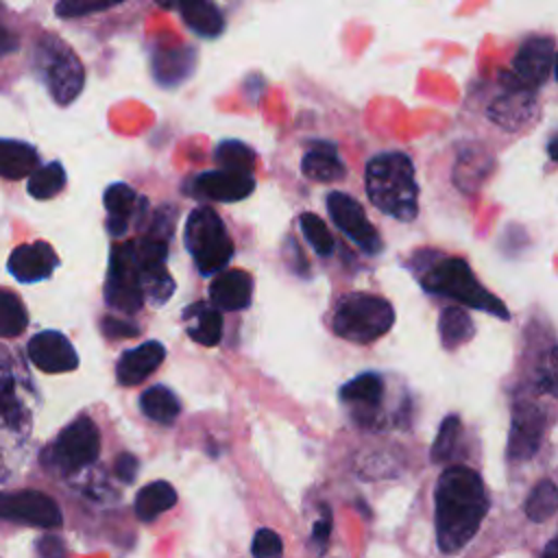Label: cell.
<instances>
[{
    "mask_svg": "<svg viewBox=\"0 0 558 558\" xmlns=\"http://www.w3.org/2000/svg\"><path fill=\"white\" fill-rule=\"evenodd\" d=\"M488 510L482 477L462 464L445 469L434 490V525L445 554H458L480 530Z\"/></svg>",
    "mask_w": 558,
    "mask_h": 558,
    "instance_id": "1",
    "label": "cell"
},
{
    "mask_svg": "<svg viewBox=\"0 0 558 558\" xmlns=\"http://www.w3.org/2000/svg\"><path fill=\"white\" fill-rule=\"evenodd\" d=\"M368 201L384 214L410 222L418 211V185L412 159L405 153H379L364 168Z\"/></svg>",
    "mask_w": 558,
    "mask_h": 558,
    "instance_id": "2",
    "label": "cell"
},
{
    "mask_svg": "<svg viewBox=\"0 0 558 558\" xmlns=\"http://www.w3.org/2000/svg\"><path fill=\"white\" fill-rule=\"evenodd\" d=\"M423 288L427 292L434 294H442L449 296L462 305L495 314L499 318H508V310L506 305L493 296L490 292H486L482 288V283L475 279V275L471 272L469 264L460 257H445L438 264H434L423 277Z\"/></svg>",
    "mask_w": 558,
    "mask_h": 558,
    "instance_id": "3",
    "label": "cell"
},
{
    "mask_svg": "<svg viewBox=\"0 0 558 558\" xmlns=\"http://www.w3.org/2000/svg\"><path fill=\"white\" fill-rule=\"evenodd\" d=\"M395 323L392 305L375 294L366 292H351L344 294L331 318L333 331L351 342L366 344L384 336Z\"/></svg>",
    "mask_w": 558,
    "mask_h": 558,
    "instance_id": "4",
    "label": "cell"
},
{
    "mask_svg": "<svg viewBox=\"0 0 558 558\" xmlns=\"http://www.w3.org/2000/svg\"><path fill=\"white\" fill-rule=\"evenodd\" d=\"M185 246L201 275H216L225 270L233 257V242L220 216L209 207H196L190 211L185 222Z\"/></svg>",
    "mask_w": 558,
    "mask_h": 558,
    "instance_id": "5",
    "label": "cell"
},
{
    "mask_svg": "<svg viewBox=\"0 0 558 558\" xmlns=\"http://www.w3.org/2000/svg\"><path fill=\"white\" fill-rule=\"evenodd\" d=\"M37 70L57 105H70L85 85L81 59L54 35H44L35 48Z\"/></svg>",
    "mask_w": 558,
    "mask_h": 558,
    "instance_id": "6",
    "label": "cell"
},
{
    "mask_svg": "<svg viewBox=\"0 0 558 558\" xmlns=\"http://www.w3.org/2000/svg\"><path fill=\"white\" fill-rule=\"evenodd\" d=\"M105 299L111 307L124 314H135L142 307L144 294L140 286V266L135 259L133 242H122L111 248Z\"/></svg>",
    "mask_w": 558,
    "mask_h": 558,
    "instance_id": "7",
    "label": "cell"
},
{
    "mask_svg": "<svg viewBox=\"0 0 558 558\" xmlns=\"http://www.w3.org/2000/svg\"><path fill=\"white\" fill-rule=\"evenodd\" d=\"M0 519L44 530H54L63 523L57 501L39 490L0 493Z\"/></svg>",
    "mask_w": 558,
    "mask_h": 558,
    "instance_id": "8",
    "label": "cell"
},
{
    "mask_svg": "<svg viewBox=\"0 0 558 558\" xmlns=\"http://www.w3.org/2000/svg\"><path fill=\"white\" fill-rule=\"evenodd\" d=\"M504 92L490 102L488 118L504 131H519L536 109V89L525 87L512 72H501Z\"/></svg>",
    "mask_w": 558,
    "mask_h": 558,
    "instance_id": "9",
    "label": "cell"
},
{
    "mask_svg": "<svg viewBox=\"0 0 558 558\" xmlns=\"http://www.w3.org/2000/svg\"><path fill=\"white\" fill-rule=\"evenodd\" d=\"M100 451V436L92 418L81 416L72 421L54 442V458L68 473L92 464Z\"/></svg>",
    "mask_w": 558,
    "mask_h": 558,
    "instance_id": "10",
    "label": "cell"
},
{
    "mask_svg": "<svg viewBox=\"0 0 558 558\" xmlns=\"http://www.w3.org/2000/svg\"><path fill=\"white\" fill-rule=\"evenodd\" d=\"M327 211H329L333 225L347 238H351L364 253H368V255L379 253L381 240H379L375 227L368 222L362 205L353 196H349L344 192H329Z\"/></svg>",
    "mask_w": 558,
    "mask_h": 558,
    "instance_id": "11",
    "label": "cell"
},
{
    "mask_svg": "<svg viewBox=\"0 0 558 558\" xmlns=\"http://www.w3.org/2000/svg\"><path fill=\"white\" fill-rule=\"evenodd\" d=\"M554 65H556V44L551 37H530L525 39L514 59H512V74L530 89H536L541 85H545L551 74H554Z\"/></svg>",
    "mask_w": 558,
    "mask_h": 558,
    "instance_id": "12",
    "label": "cell"
},
{
    "mask_svg": "<svg viewBox=\"0 0 558 558\" xmlns=\"http://www.w3.org/2000/svg\"><path fill=\"white\" fill-rule=\"evenodd\" d=\"M192 190L198 196H205L209 201L220 203H235L244 201L255 190V179L248 172H235V170H209L201 172L192 181Z\"/></svg>",
    "mask_w": 558,
    "mask_h": 558,
    "instance_id": "13",
    "label": "cell"
},
{
    "mask_svg": "<svg viewBox=\"0 0 558 558\" xmlns=\"http://www.w3.org/2000/svg\"><path fill=\"white\" fill-rule=\"evenodd\" d=\"M28 357L44 373H68L78 366L74 347L59 331L35 333L28 342Z\"/></svg>",
    "mask_w": 558,
    "mask_h": 558,
    "instance_id": "14",
    "label": "cell"
},
{
    "mask_svg": "<svg viewBox=\"0 0 558 558\" xmlns=\"http://www.w3.org/2000/svg\"><path fill=\"white\" fill-rule=\"evenodd\" d=\"M59 257L48 242L20 244L9 255V270L17 281H41L52 275Z\"/></svg>",
    "mask_w": 558,
    "mask_h": 558,
    "instance_id": "15",
    "label": "cell"
},
{
    "mask_svg": "<svg viewBox=\"0 0 558 558\" xmlns=\"http://www.w3.org/2000/svg\"><path fill=\"white\" fill-rule=\"evenodd\" d=\"M545 416L543 410H538L534 403H519L514 408V418H512V429H510V445H508V456L512 460L519 458H530L541 442Z\"/></svg>",
    "mask_w": 558,
    "mask_h": 558,
    "instance_id": "16",
    "label": "cell"
},
{
    "mask_svg": "<svg viewBox=\"0 0 558 558\" xmlns=\"http://www.w3.org/2000/svg\"><path fill=\"white\" fill-rule=\"evenodd\" d=\"M166 357V349L157 340H148L131 351H124L116 366V377L122 386H135L144 381Z\"/></svg>",
    "mask_w": 558,
    "mask_h": 558,
    "instance_id": "17",
    "label": "cell"
},
{
    "mask_svg": "<svg viewBox=\"0 0 558 558\" xmlns=\"http://www.w3.org/2000/svg\"><path fill=\"white\" fill-rule=\"evenodd\" d=\"M253 281L244 270H220L209 286V299L216 307L235 312L251 303Z\"/></svg>",
    "mask_w": 558,
    "mask_h": 558,
    "instance_id": "18",
    "label": "cell"
},
{
    "mask_svg": "<svg viewBox=\"0 0 558 558\" xmlns=\"http://www.w3.org/2000/svg\"><path fill=\"white\" fill-rule=\"evenodd\" d=\"M301 172L312 181L331 183V181H340L347 174V166L342 163L336 144L318 140L303 155Z\"/></svg>",
    "mask_w": 558,
    "mask_h": 558,
    "instance_id": "19",
    "label": "cell"
},
{
    "mask_svg": "<svg viewBox=\"0 0 558 558\" xmlns=\"http://www.w3.org/2000/svg\"><path fill=\"white\" fill-rule=\"evenodd\" d=\"M107 209V229L111 235H124L137 207L144 203L126 183H111L102 196Z\"/></svg>",
    "mask_w": 558,
    "mask_h": 558,
    "instance_id": "20",
    "label": "cell"
},
{
    "mask_svg": "<svg viewBox=\"0 0 558 558\" xmlns=\"http://www.w3.org/2000/svg\"><path fill=\"white\" fill-rule=\"evenodd\" d=\"M39 166L37 150L17 140H0V177L2 179H24L31 177Z\"/></svg>",
    "mask_w": 558,
    "mask_h": 558,
    "instance_id": "21",
    "label": "cell"
},
{
    "mask_svg": "<svg viewBox=\"0 0 558 558\" xmlns=\"http://www.w3.org/2000/svg\"><path fill=\"white\" fill-rule=\"evenodd\" d=\"M177 9L183 22L201 37H218L225 31V17L211 0H183Z\"/></svg>",
    "mask_w": 558,
    "mask_h": 558,
    "instance_id": "22",
    "label": "cell"
},
{
    "mask_svg": "<svg viewBox=\"0 0 558 558\" xmlns=\"http://www.w3.org/2000/svg\"><path fill=\"white\" fill-rule=\"evenodd\" d=\"M185 318L190 323L187 333L192 340H196L203 347H216L220 342L222 316L218 310L205 303H196L185 310Z\"/></svg>",
    "mask_w": 558,
    "mask_h": 558,
    "instance_id": "23",
    "label": "cell"
},
{
    "mask_svg": "<svg viewBox=\"0 0 558 558\" xmlns=\"http://www.w3.org/2000/svg\"><path fill=\"white\" fill-rule=\"evenodd\" d=\"M174 504H177V490L168 482L157 480L140 488L135 497V514L140 521H153L161 512L170 510Z\"/></svg>",
    "mask_w": 558,
    "mask_h": 558,
    "instance_id": "24",
    "label": "cell"
},
{
    "mask_svg": "<svg viewBox=\"0 0 558 558\" xmlns=\"http://www.w3.org/2000/svg\"><path fill=\"white\" fill-rule=\"evenodd\" d=\"M140 408L142 412L157 421V423H163V425H170L179 412H181V403L179 399L174 397V392L166 386H153L148 388L142 397H140Z\"/></svg>",
    "mask_w": 558,
    "mask_h": 558,
    "instance_id": "25",
    "label": "cell"
},
{
    "mask_svg": "<svg viewBox=\"0 0 558 558\" xmlns=\"http://www.w3.org/2000/svg\"><path fill=\"white\" fill-rule=\"evenodd\" d=\"M438 331H440V340H442L445 349H458L460 344H464L473 336L475 329L471 325L469 314L462 307L449 305L440 314Z\"/></svg>",
    "mask_w": 558,
    "mask_h": 558,
    "instance_id": "26",
    "label": "cell"
},
{
    "mask_svg": "<svg viewBox=\"0 0 558 558\" xmlns=\"http://www.w3.org/2000/svg\"><path fill=\"white\" fill-rule=\"evenodd\" d=\"M340 397L344 401L366 405V408H377L384 397V381L375 373H362L355 379L347 381L340 390Z\"/></svg>",
    "mask_w": 558,
    "mask_h": 558,
    "instance_id": "27",
    "label": "cell"
},
{
    "mask_svg": "<svg viewBox=\"0 0 558 558\" xmlns=\"http://www.w3.org/2000/svg\"><path fill=\"white\" fill-rule=\"evenodd\" d=\"M63 187H65V170L59 161L46 163L28 177V194L39 201L57 196Z\"/></svg>",
    "mask_w": 558,
    "mask_h": 558,
    "instance_id": "28",
    "label": "cell"
},
{
    "mask_svg": "<svg viewBox=\"0 0 558 558\" xmlns=\"http://www.w3.org/2000/svg\"><path fill=\"white\" fill-rule=\"evenodd\" d=\"M556 506H558V490H556V484L551 480H541L532 493L527 495V501H525V514L530 521L534 523H541V521H547L554 517L556 512Z\"/></svg>",
    "mask_w": 558,
    "mask_h": 558,
    "instance_id": "29",
    "label": "cell"
},
{
    "mask_svg": "<svg viewBox=\"0 0 558 558\" xmlns=\"http://www.w3.org/2000/svg\"><path fill=\"white\" fill-rule=\"evenodd\" d=\"M28 316L22 301L7 290H0V338H15L26 329Z\"/></svg>",
    "mask_w": 558,
    "mask_h": 558,
    "instance_id": "30",
    "label": "cell"
},
{
    "mask_svg": "<svg viewBox=\"0 0 558 558\" xmlns=\"http://www.w3.org/2000/svg\"><path fill=\"white\" fill-rule=\"evenodd\" d=\"M216 161L225 170L251 174L255 166V153L240 140H222L216 148Z\"/></svg>",
    "mask_w": 558,
    "mask_h": 558,
    "instance_id": "31",
    "label": "cell"
},
{
    "mask_svg": "<svg viewBox=\"0 0 558 558\" xmlns=\"http://www.w3.org/2000/svg\"><path fill=\"white\" fill-rule=\"evenodd\" d=\"M299 225H301V231H303L305 240L310 242V246H312L320 257L331 255V251H333V238H331L327 225H325L316 214H310V211L301 214Z\"/></svg>",
    "mask_w": 558,
    "mask_h": 558,
    "instance_id": "32",
    "label": "cell"
},
{
    "mask_svg": "<svg viewBox=\"0 0 558 558\" xmlns=\"http://www.w3.org/2000/svg\"><path fill=\"white\" fill-rule=\"evenodd\" d=\"M460 432H462V425H460V418L456 414L447 416L442 423H440V429L436 434V440L432 445V460L434 462H442V460H449L456 445H458V438H460Z\"/></svg>",
    "mask_w": 558,
    "mask_h": 558,
    "instance_id": "33",
    "label": "cell"
},
{
    "mask_svg": "<svg viewBox=\"0 0 558 558\" xmlns=\"http://www.w3.org/2000/svg\"><path fill=\"white\" fill-rule=\"evenodd\" d=\"M120 2L122 0H59L54 4V13L59 17H78V15H87V13L111 9V7L120 4Z\"/></svg>",
    "mask_w": 558,
    "mask_h": 558,
    "instance_id": "34",
    "label": "cell"
},
{
    "mask_svg": "<svg viewBox=\"0 0 558 558\" xmlns=\"http://www.w3.org/2000/svg\"><path fill=\"white\" fill-rule=\"evenodd\" d=\"M281 547H283L281 538L272 530L262 527V530H257V534L253 538L251 551H253V558H281V554H283Z\"/></svg>",
    "mask_w": 558,
    "mask_h": 558,
    "instance_id": "35",
    "label": "cell"
},
{
    "mask_svg": "<svg viewBox=\"0 0 558 558\" xmlns=\"http://www.w3.org/2000/svg\"><path fill=\"white\" fill-rule=\"evenodd\" d=\"M35 547H37V558H68L63 541L54 534H44Z\"/></svg>",
    "mask_w": 558,
    "mask_h": 558,
    "instance_id": "36",
    "label": "cell"
},
{
    "mask_svg": "<svg viewBox=\"0 0 558 558\" xmlns=\"http://www.w3.org/2000/svg\"><path fill=\"white\" fill-rule=\"evenodd\" d=\"M102 333L109 336V338H129V336H135L137 333V327L131 325V323H124V320H118V318H102Z\"/></svg>",
    "mask_w": 558,
    "mask_h": 558,
    "instance_id": "37",
    "label": "cell"
},
{
    "mask_svg": "<svg viewBox=\"0 0 558 558\" xmlns=\"http://www.w3.org/2000/svg\"><path fill=\"white\" fill-rule=\"evenodd\" d=\"M137 458L133 456V453H122V456H118V460H116V466H113V471H116V475H118V480H122V482H133L135 480V475H137Z\"/></svg>",
    "mask_w": 558,
    "mask_h": 558,
    "instance_id": "38",
    "label": "cell"
},
{
    "mask_svg": "<svg viewBox=\"0 0 558 558\" xmlns=\"http://www.w3.org/2000/svg\"><path fill=\"white\" fill-rule=\"evenodd\" d=\"M329 534H331V517H329V512L325 510L323 519H318V521L314 523V527H312V538H314L320 547H325V545L329 543Z\"/></svg>",
    "mask_w": 558,
    "mask_h": 558,
    "instance_id": "39",
    "label": "cell"
},
{
    "mask_svg": "<svg viewBox=\"0 0 558 558\" xmlns=\"http://www.w3.org/2000/svg\"><path fill=\"white\" fill-rule=\"evenodd\" d=\"M17 44H20L17 37L11 31H7L4 26H0V57L13 52L17 48Z\"/></svg>",
    "mask_w": 558,
    "mask_h": 558,
    "instance_id": "40",
    "label": "cell"
},
{
    "mask_svg": "<svg viewBox=\"0 0 558 558\" xmlns=\"http://www.w3.org/2000/svg\"><path fill=\"white\" fill-rule=\"evenodd\" d=\"M556 554H558V549H556V541L551 538V541L547 543L545 551H543V558H556Z\"/></svg>",
    "mask_w": 558,
    "mask_h": 558,
    "instance_id": "41",
    "label": "cell"
},
{
    "mask_svg": "<svg viewBox=\"0 0 558 558\" xmlns=\"http://www.w3.org/2000/svg\"><path fill=\"white\" fill-rule=\"evenodd\" d=\"M159 7H163V9H174V7H179L183 0H155Z\"/></svg>",
    "mask_w": 558,
    "mask_h": 558,
    "instance_id": "42",
    "label": "cell"
},
{
    "mask_svg": "<svg viewBox=\"0 0 558 558\" xmlns=\"http://www.w3.org/2000/svg\"><path fill=\"white\" fill-rule=\"evenodd\" d=\"M549 155H551V159H556V137L549 140Z\"/></svg>",
    "mask_w": 558,
    "mask_h": 558,
    "instance_id": "43",
    "label": "cell"
}]
</instances>
